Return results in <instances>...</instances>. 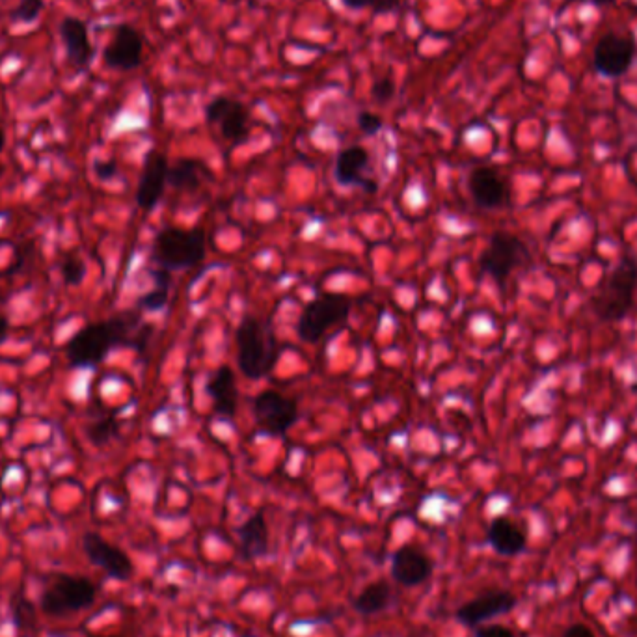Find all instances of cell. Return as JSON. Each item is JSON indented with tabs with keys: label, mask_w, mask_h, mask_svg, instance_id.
I'll return each instance as SVG.
<instances>
[{
	"label": "cell",
	"mask_w": 637,
	"mask_h": 637,
	"mask_svg": "<svg viewBox=\"0 0 637 637\" xmlns=\"http://www.w3.org/2000/svg\"><path fill=\"white\" fill-rule=\"evenodd\" d=\"M487 537L492 550L505 557L522 554L526 544H528V537H526L524 529L518 528L515 522L507 516H498L492 520Z\"/></svg>",
	"instance_id": "obj_19"
},
{
	"label": "cell",
	"mask_w": 637,
	"mask_h": 637,
	"mask_svg": "<svg viewBox=\"0 0 637 637\" xmlns=\"http://www.w3.org/2000/svg\"><path fill=\"white\" fill-rule=\"evenodd\" d=\"M207 394L211 395L215 410L222 418H233L237 410V382L230 366H220L207 382Z\"/></svg>",
	"instance_id": "obj_20"
},
{
	"label": "cell",
	"mask_w": 637,
	"mask_h": 637,
	"mask_svg": "<svg viewBox=\"0 0 637 637\" xmlns=\"http://www.w3.org/2000/svg\"><path fill=\"white\" fill-rule=\"evenodd\" d=\"M62 276L68 285H81L86 276V265L79 258H68L62 263Z\"/></svg>",
	"instance_id": "obj_27"
},
{
	"label": "cell",
	"mask_w": 637,
	"mask_h": 637,
	"mask_svg": "<svg viewBox=\"0 0 637 637\" xmlns=\"http://www.w3.org/2000/svg\"><path fill=\"white\" fill-rule=\"evenodd\" d=\"M390 604H392V587L390 583L382 582V580L369 583L353 602L354 610L362 615H377L386 608H390Z\"/></svg>",
	"instance_id": "obj_22"
},
{
	"label": "cell",
	"mask_w": 637,
	"mask_h": 637,
	"mask_svg": "<svg viewBox=\"0 0 637 637\" xmlns=\"http://www.w3.org/2000/svg\"><path fill=\"white\" fill-rule=\"evenodd\" d=\"M204 164L196 159H181L168 168V183L176 189H196L202 183Z\"/></svg>",
	"instance_id": "obj_23"
},
{
	"label": "cell",
	"mask_w": 637,
	"mask_h": 637,
	"mask_svg": "<svg viewBox=\"0 0 637 637\" xmlns=\"http://www.w3.org/2000/svg\"><path fill=\"white\" fill-rule=\"evenodd\" d=\"M529 261L528 246L516 235L498 231L490 237L488 246L481 256V271L492 276L498 284L503 285L511 272Z\"/></svg>",
	"instance_id": "obj_7"
},
{
	"label": "cell",
	"mask_w": 637,
	"mask_h": 637,
	"mask_svg": "<svg viewBox=\"0 0 637 637\" xmlns=\"http://www.w3.org/2000/svg\"><path fill=\"white\" fill-rule=\"evenodd\" d=\"M341 2H343V6H347L349 10H354V12L371 8V4H373V0H341Z\"/></svg>",
	"instance_id": "obj_35"
},
{
	"label": "cell",
	"mask_w": 637,
	"mask_h": 637,
	"mask_svg": "<svg viewBox=\"0 0 637 637\" xmlns=\"http://www.w3.org/2000/svg\"><path fill=\"white\" fill-rule=\"evenodd\" d=\"M45 8L43 0H19V6L12 10V19L17 23H34Z\"/></svg>",
	"instance_id": "obj_25"
},
{
	"label": "cell",
	"mask_w": 637,
	"mask_h": 637,
	"mask_svg": "<svg viewBox=\"0 0 637 637\" xmlns=\"http://www.w3.org/2000/svg\"><path fill=\"white\" fill-rule=\"evenodd\" d=\"M630 259V263H632V269H634V274H636V282H637V256L636 258H628Z\"/></svg>",
	"instance_id": "obj_38"
},
{
	"label": "cell",
	"mask_w": 637,
	"mask_h": 637,
	"mask_svg": "<svg viewBox=\"0 0 637 637\" xmlns=\"http://www.w3.org/2000/svg\"><path fill=\"white\" fill-rule=\"evenodd\" d=\"M563 637H595V634L585 624H572L570 628L565 630Z\"/></svg>",
	"instance_id": "obj_34"
},
{
	"label": "cell",
	"mask_w": 637,
	"mask_h": 637,
	"mask_svg": "<svg viewBox=\"0 0 637 637\" xmlns=\"http://www.w3.org/2000/svg\"><path fill=\"white\" fill-rule=\"evenodd\" d=\"M358 127H360V131L367 136L377 135L380 129H382V118H380L379 114H375V112H360L358 114Z\"/></svg>",
	"instance_id": "obj_30"
},
{
	"label": "cell",
	"mask_w": 637,
	"mask_h": 637,
	"mask_svg": "<svg viewBox=\"0 0 637 637\" xmlns=\"http://www.w3.org/2000/svg\"><path fill=\"white\" fill-rule=\"evenodd\" d=\"M114 433H116V421L112 420V418L99 421V423H95L88 429V434H90V438L95 444H105L110 436H114Z\"/></svg>",
	"instance_id": "obj_28"
},
{
	"label": "cell",
	"mask_w": 637,
	"mask_h": 637,
	"mask_svg": "<svg viewBox=\"0 0 637 637\" xmlns=\"http://www.w3.org/2000/svg\"><path fill=\"white\" fill-rule=\"evenodd\" d=\"M4 146H6V135H4V131L0 129V153L4 150Z\"/></svg>",
	"instance_id": "obj_37"
},
{
	"label": "cell",
	"mask_w": 637,
	"mask_h": 637,
	"mask_svg": "<svg viewBox=\"0 0 637 637\" xmlns=\"http://www.w3.org/2000/svg\"><path fill=\"white\" fill-rule=\"evenodd\" d=\"M401 0H373L371 10L373 14H390L399 8Z\"/></svg>",
	"instance_id": "obj_33"
},
{
	"label": "cell",
	"mask_w": 637,
	"mask_h": 637,
	"mask_svg": "<svg viewBox=\"0 0 637 637\" xmlns=\"http://www.w3.org/2000/svg\"><path fill=\"white\" fill-rule=\"evenodd\" d=\"M278 360V341L271 326L254 317L237 328V362L248 379H263Z\"/></svg>",
	"instance_id": "obj_2"
},
{
	"label": "cell",
	"mask_w": 637,
	"mask_h": 637,
	"mask_svg": "<svg viewBox=\"0 0 637 637\" xmlns=\"http://www.w3.org/2000/svg\"><path fill=\"white\" fill-rule=\"evenodd\" d=\"M254 416L261 433L284 436L299 418V407L280 392H265L254 399Z\"/></svg>",
	"instance_id": "obj_8"
},
{
	"label": "cell",
	"mask_w": 637,
	"mask_h": 637,
	"mask_svg": "<svg viewBox=\"0 0 637 637\" xmlns=\"http://www.w3.org/2000/svg\"><path fill=\"white\" fill-rule=\"evenodd\" d=\"M82 550L90 563L105 570L110 578L125 582L133 576V561L118 546L105 541L99 533L88 531L82 535Z\"/></svg>",
	"instance_id": "obj_10"
},
{
	"label": "cell",
	"mask_w": 637,
	"mask_h": 637,
	"mask_svg": "<svg viewBox=\"0 0 637 637\" xmlns=\"http://www.w3.org/2000/svg\"><path fill=\"white\" fill-rule=\"evenodd\" d=\"M237 535L241 541V556L246 561H256L269 552V528L261 511L250 516L243 526L237 529Z\"/></svg>",
	"instance_id": "obj_21"
},
{
	"label": "cell",
	"mask_w": 637,
	"mask_h": 637,
	"mask_svg": "<svg viewBox=\"0 0 637 637\" xmlns=\"http://www.w3.org/2000/svg\"><path fill=\"white\" fill-rule=\"evenodd\" d=\"M468 189L475 204L483 209H500L509 202V187L496 170L481 166L468 177Z\"/></svg>",
	"instance_id": "obj_16"
},
{
	"label": "cell",
	"mask_w": 637,
	"mask_h": 637,
	"mask_svg": "<svg viewBox=\"0 0 637 637\" xmlns=\"http://www.w3.org/2000/svg\"><path fill=\"white\" fill-rule=\"evenodd\" d=\"M168 287H170V274L166 271L155 272V289L138 300V306L150 312L161 310L168 300Z\"/></svg>",
	"instance_id": "obj_24"
},
{
	"label": "cell",
	"mask_w": 637,
	"mask_h": 637,
	"mask_svg": "<svg viewBox=\"0 0 637 637\" xmlns=\"http://www.w3.org/2000/svg\"><path fill=\"white\" fill-rule=\"evenodd\" d=\"M168 161L163 153L151 150L146 155L144 170L140 176L138 190H136V204L144 211H151L155 205L159 204L163 196L164 187L168 183Z\"/></svg>",
	"instance_id": "obj_14"
},
{
	"label": "cell",
	"mask_w": 637,
	"mask_h": 637,
	"mask_svg": "<svg viewBox=\"0 0 637 637\" xmlns=\"http://www.w3.org/2000/svg\"><path fill=\"white\" fill-rule=\"evenodd\" d=\"M593 2H595V4H598V6H602V4H608L610 0H593Z\"/></svg>",
	"instance_id": "obj_39"
},
{
	"label": "cell",
	"mask_w": 637,
	"mask_h": 637,
	"mask_svg": "<svg viewBox=\"0 0 637 637\" xmlns=\"http://www.w3.org/2000/svg\"><path fill=\"white\" fill-rule=\"evenodd\" d=\"M92 637H101V636H92Z\"/></svg>",
	"instance_id": "obj_41"
},
{
	"label": "cell",
	"mask_w": 637,
	"mask_h": 637,
	"mask_svg": "<svg viewBox=\"0 0 637 637\" xmlns=\"http://www.w3.org/2000/svg\"><path fill=\"white\" fill-rule=\"evenodd\" d=\"M367 164H369V153L366 148L362 146L345 148L336 159L334 176L338 179L339 185H360L369 192H375L377 190L375 181L364 176Z\"/></svg>",
	"instance_id": "obj_18"
},
{
	"label": "cell",
	"mask_w": 637,
	"mask_h": 637,
	"mask_svg": "<svg viewBox=\"0 0 637 637\" xmlns=\"http://www.w3.org/2000/svg\"><path fill=\"white\" fill-rule=\"evenodd\" d=\"M8 330H10V323H8V319H6L4 315H0V341L6 338Z\"/></svg>",
	"instance_id": "obj_36"
},
{
	"label": "cell",
	"mask_w": 637,
	"mask_h": 637,
	"mask_svg": "<svg viewBox=\"0 0 637 637\" xmlns=\"http://www.w3.org/2000/svg\"><path fill=\"white\" fill-rule=\"evenodd\" d=\"M475 637H515V634L507 626L490 624V626H477Z\"/></svg>",
	"instance_id": "obj_31"
},
{
	"label": "cell",
	"mask_w": 637,
	"mask_h": 637,
	"mask_svg": "<svg viewBox=\"0 0 637 637\" xmlns=\"http://www.w3.org/2000/svg\"><path fill=\"white\" fill-rule=\"evenodd\" d=\"M14 621L17 624V628H23V626H32L36 623V611L32 602L23 597V595H15L14 606Z\"/></svg>",
	"instance_id": "obj_26"
},
{
	"label": "cell",
	"mask_w": 637,
	"mask_h": 637,
	"mask_svg": "<svg viewBox=\"0 0 637 637\" xmlns=\"http://www.w3.org/2000/svg\"><path fill=\"white\" fill-rule=\"evenodd\" d=\"M371 95L373 99L380 103V105H386L392 97L395 95V84L390 77H382L379 81L373 84L371 88Z\"/></svg>",
	"instance_id": "obj_29"
},
{
	"label": "cell",
	"mask_w": 637,
	"mask_h": 637,
	"mask_svg": "<svg viewBox=\"0 0 637 637\" xmlns=\"http://www.w3.org/2000/svg\"><path fill=\"white\" fill-rule=\"evenodd\" d=\"M60 36L64 41L69 62L79 71L88 68L94 58V47L86 23L77 17H66L60 23Z\"/></svg>",
	"instance_id": "obj_17"
},
{
	"label": "cell",
	"mask_w": 637,
	"mask_h": 637,
	"mask_svg": "<svg viewBox=\"0 0 637 637\" xmlns=\"http://www.w3.org/2000/svg\"><path fill=\"white\" fill-rule=\"evenodd\" d=\"M351 312V300L345 295L328 293L312 300L300 315L297 332L302 341L315 343Z\"/></svg>",
	"instance_id": "obj_6"
},
{
	"label": "cell",
	"mask_w": 637,
	"mask_h": 637,
	"mask_svg": "<svg viewBox=\"0 0 637 637\" xmlns=\"http://www.w3.org/2000/svg\"><path fill=\"white\" fill-rule=\"evenodd\" d=\"M516 597L505 589H490L459 606L455 619L468 628H477L494 617L515 610Z\"/></svg>",
	"instance_id": "obj_11"
},
{
	"label": "cell",
	"mask_w": 637,
	"mask_h": 637,
	"mask_svg": "<svg viewBox=\"0 0 637 637\" xmlns=\"http://www.w3.org/2000/svg\"><path fill=\"white\" fill-rule=\"evenodd\" d=\"M205 118L211 125H218L231 144H241L248 136V110L237 99L226 95L215 97L205 109Z\"/></svg>",
	"instance_id": "obj_12"
},
{
	"label": "cell",
	"mask_w": 637,
	"mask_h": 637,
	"mask_svg": "<svg viewBox=\"0 0 637 637\" xmlns=\"http://www.w3.org/2000/svg\"><path fill=\"white\" fill-rule=\"evenodd\" d=\"M0 176H2V166H0Z\"/></svg>",
	"instance_id": "obj_40"
},
{
	"label": "cell",
	"mask_w": 637,
	"mask_h": 637,
	"mask_svg": "<svg viewBox=\"0 0 637 637\" xmlns=\"http://www.w3.org/2000/svg\"><path fill=\"white\" fill-rule=\"evenodd\" d=\"M136 317L125 313L105 323H95L81 328L66 345L69 364L73 367H94L107 354L120 345L133 343Z\"/></svg>",
	"instance_id": "obj_1"
},
{
	"label": "cell",
	"mask_w": 637,
	"mask_h": 637,
	"mask_svg": "<svg viewBox=\"0 0 637 637\" xmlns=\"http://www.w3.org/2000/svg\"><path fill=\"white\" fill-rule=\"evenodd\" d=\"M153 256L168 271L189 269L202 263L205 256L204 230L166 228L155 239Z\"/></svg>",
	"instance_id": "obj_5"
},
{
	"label": "cell",
	"mask_w": 637,
	"mask_h": 637,
	"mask_svg": "<svg viewBox=\"0 0 637 637\" xmlns=\"http://www.w3.org/2000/svg\"><path fill=\"white\" fill-rule=\"evenodd\" d=\"M636 55V43L626 34L608 32L598 40L593 62L600 75L619 79L628 73V69L634 62Z\"/></svg>",
	"instance_id": "obj_9"
},
{
	"label": "cell",
	"mask_w": 637,
	"mask_h": 637,
	"mask_svg": "<svg viewBox=\"0 0 637 637\" xmlns=\"http://www.w3.org/2000/svg\"><path fill=\"white\" fill-rule=\"evenodd\" d=\"M433 574V561L416 546L405 544L392 557V578L405 587H418Z\"/></svg>",
	"instance_id": "obj_15"
},
{
	"label": "cell",
	"mask_w": 637,
	"mask_h": 637,
	"mask_svg": "<svg viewBox=\"0 0 637 637\" xmlns=\"http://www.w3.org/2000/svg\"><path fill=\"white\" fill-rule=\"evenodd\" d=\"M95 176L99 177L101 181H109L112 177L116 176L118 172V166L114 161H97L94 164Z\"/></svg>",
	"instance_id": "obj_32"
},
{
	"label": "cell",
	"mask_w": 637,
	"mask_h": 637,
	"mask_svg": "<svg viewBox=\"0 0 637 637\" xmlns=\"http://www.w3.org/2000/svg\"><path fill=\"white\" fill-rule=\"evenodd\" d=\"M636 287V274L632 269V263L630 259H623L611 271L604 285L600 287L597 297L593 299V310L597 313L598 319H602L604 323L623 321L634 306Z\"/></svg>",
	"instance_id": "obj_4"
},
{
	"label": "cell",
	"mask_w": 637,
	"mask_h": 637,
	"mask_svg": "<svg viewBox=\"0 0 637 637\" xmlns=\"http://www.w3.org/2000/svg\"><path fill=\"white\" fill-rule=\"evenodd\" d=\"M142 55H144L142 34L131 25H120L114 30V36L103 53V60L110 69L131 71L142 64Z\"/></svg>",
	"instance_id": "obj_13"
},
{
	"label": "cell",
	"mask_w": 637,
	"mask_h": 637,
	"mask_svg": "<svg viewBox=\"0 0 637 637\" xmlns=\"http://www.w3.org/2000/svg\"><path fill=\"white\" fill-rule=\"evenodd\" d=\"M97 598V587L86 576L58 574L41 595V611L51 617H66L90 608Z\"/></svg>",
	"instance_id": "obj_3"
}]
</instances>
